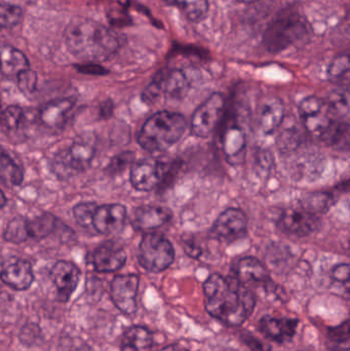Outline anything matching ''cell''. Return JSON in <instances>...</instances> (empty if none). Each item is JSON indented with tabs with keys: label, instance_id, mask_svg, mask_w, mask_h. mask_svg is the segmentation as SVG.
Instances as JSON below:
<instances>
[{
	"label": "cell",
	"instance_id": "1",
	"mask_svg": "<svg viewBox=\"0 0 350 351\" xmlns=\"http://www.w3.org/2000/svg\"><path fill=\"white\" fill-rule=\"evenodd\" d=\"M208 313L228 327H240L252 315L256 296L234 276L211 274L203 282Z\"/></svg>",
	"mask_w": 350,
	"mask_h": 351
},
{
	"label": "cell",
	"instance_id": "2",
	"mask_svg": "<svg viewBox=\"0 0 350 351\" xmlns=\"http://www.w3.org/2000/svg\"><path fill=\"white\" fill-rule=\"evenodd\" d=\"M65 39L74 56L92 63L109 59L121 47V39L114 31L86 18L71 21L66 28Z\"/></svg>",
	"mask_w": 350,
	"mask_h": 351
},
{
	"label": "cell",
	"instance_id": "3",
	"mask_svg": "<svg viewBox=\"0 0 350 351\" xmlns=\"http://www.w3.org/2000/svg\"><path fill=\"white\" fill-rule=\"evenodd\" d=\"M186 129L180 113L160 111L146 121L138 135V142L149 152H164L179 141Z\"/></svg>",
	"mask_w": 350,
	"mask_h": 351
},
{
	"label": "cell",
	"instance_id": "4",
	"mask_svg": "<svg viewBox=\"0 0 350 351\" xmlns=\"http://www.w3.org/2000/svg\"><path fill=\"white\" fill-rule=\"evenodd\" d=\"M310 33V25L296 12L284 14L275 19L264 34L266 49L273 53L284 51L303 39Z\"/></svg>",
	"mask_w": 350,
	"mask_h": 351
},
{
	"label": "cell",
	"instance_id": "5",
	"mask_svg": "<svg viewBox=\"0 0 350 351\" xmlns=\"http://www.w3.org/2000/svg\"><path fill=\"white\" fill-rule=\"evenodd\" d=\"M174 260V247L164 235L153 231L143 235L138 249V261L144 269L158 274L168 269Z\"/></svg>",
	"mask_w": 350,
	"mask_h": 351
},
{
	"label": "cell",
	"instance_id": "6",
	"mask_svg": "<svg viewBox=\"0 0 350 351\" xmlns=\"http://www.w3.org/2000/svg\"><path fill=\"white\" fill-rule=\"evenodd\" d=\"M96 150L92 142L76 141L59 152L51 162V170L60 179H68L90 168Z\"/></svg>",
	"mask_w": 350,
	"mask_h": 351
},
{
	"label": "cell",
	"instance_id": "7",
	"mask_svg": "<svg viewBox=\"0 0 350 351\" xmlns=\"http://www.w3.org/2000/svg\"><path fill=\"white\" fill-rule=\"evenodd\" d=\"M226 107V99L220 93H215L207 99L193 113L191 131L197 137L211 135L219 125Z\"/></svg>",
	"mask_w": 350,
	"mask_h": 351
},
{
	"label": "cell",
	"instance_id": "8",
	"mask_svg": "<svg viewBox=\"0 0 350 351\" xmlns=\"http://www.w3.org/2000/svg\"><path fill=\"white\" fill-rule=\"evenodd\" d=\"M170 175V167L155 158H144L131 169V183L139 191H151Z\"/></svg>",
	"mask_w": 350,
	"mask_h": 351
},
{
	"label": "cell",
	"instance_id": "9",
	"mask_svg": "<svg viewBox=\"0 0 350 351\" xmlns=\"http://www.w3.org/2000/svg\"><path fill=\"white\" fill-rule=\"evenodd\" d=\"M320 219L318 215L312 214L299 208H286L279 215L277 226L279 230L290 237H308L318 229Z\"/></svg>",
	"mask_w": 350,
	"mask_h": 351
},
{
	"label": "cell",
	"instance_id": "10",
	"mask_svg": "<svg viewBox=\"0 0 350 351\" xmlns=\"http://www.w3.org/2000/svg\"><path fill=\"white\" fill-rule=\"evenodd\" d=\"M139 284L140 278L137 274L116 276L111 282V300L123 315H132L137 311Z\"/></svg>",
	"mask_w": 350,
	"mask_h": 351
},
{
	"label": "cell",
	"instance_id": "11",
	"mask_svg": "<svg viewBox=\"0 0 350 351\" xmlns=\"http://www.w3.org/2000/svg\"><path fill=\"white\" fill-rule=\"evenodd\" d=\"M248 220L240 208H230L224 210L214 224L211 233L222 241L230 243L242 239L247 232Z\"/></svg>",
	"mask_w": 350,
	"mask_h": 351
},
{
	"label": "cell",
	"instance_id": "12",
	"mask_svg": "<svg viewBox=\"0 0 350 351\" xmlns=\"http://www.w3.org/2000/svg\"><path fill=\"white\" fill-rule=\"evenodd\" d=\"M0 280L14 290H28L34 282L32 265L22 258H8L0 264Z\"/></svg>",
	"mask_w": 350,
	"mask_h": 351
},
{
	"label": "cell",
	"instance_id": "13",
	"mask_svg": "<svg viewBox=\"0 0 350 351\" xmlns=\"http://www.w3.org/2000/svg\"><path fill=\"white\" fill-rule=\"evenodd\" d=\"M234 278L249 289L255 287L268 290L273 285L268 270L256 258L245 257L238 260L234 264Z\"/></svg>",
	"mask_w": 350,
	"mask_h": 351
},
{
	"label": "cell",
	"instance_id": "14",
	"mask_svg": "<svg viewBox=\"0 0 350 351\" xmlns=\"http://www.w3.org/2000/svg\"><path fill=\"white\" fill-rule=\"evenodd\" d=\"M80 270L70 261H59L51 270V278L57 290L58 300L66 303L71 299L80 280Z\"/></svg>",
	"mask_w": 350,
	"mask_h": 351
},
{
	"label": "cell",
	"instance_id": "15",
	"mask_svg": "<svg viewBox=\"0 0 350 351\" xmlns=\"http://www.w3.org/2000/svg\"><path fill=\"white\" fill-rule=\"evenodd\" d=\"M90 264L97 272L110 274L121 269L127 262L125 249L115 241H106L90 254Z\"/></svg>",
	"mask_w": 350,
	"mask_h": 351
},
{
	"label": "cell",
	"instance_id": "16",
	"mask_svg": "<svg viewBox=\"0 0 350 351\" xmlns=\"http://www.w3.org/2000/svg\"><path fill=\"white\" fill-rule=\"evenodd\" d=\"M127 208L123 204H104L98 206L92 218V230L100 234H113L125 227Z\"/></svg>",
	"mask_w": 350,
	"mask_h": 351
},
{
	"label": "cell",
	"instance_id": "17",
	"mask_svg": "<svg viewBox=\"0 0 350 351\" xmlns=\"http://www.w3.org/2000/svg\"><path fill=\"white\" fill-rule=\"evenodd\" d=\"M299 319L265 315L258 324V329L265 337L279 344L291 341L297 331Z\"/></svg>",
	"mask_w": 350,
	"mask_h": 351
},
{
	"label": "cell",
	"instance_id": "18",
	"mask_svg": "<svg viewBox=\"0 0 350 351\" xmlns=\"http://www.w3.org/2000/svg\"><path fill=\"white\" fill-rule=\"evenodd\" d=\"M172 216V210L164 206H143L134 213L133 226L142 232H152L166 224Z\"/></svg>",
	"mask_w": 350,
	"mask_h": 351
},
{
	"label": "cell",
	"instance_id": "19",
	"mask_svg": "<svg viewBox=\"0 0 350 351\" xmlns=\"http://www.w3.org/2000/svg\"><path fill=\"white\" fill-rule=\"evenodd\" d=\"M75 105V99L63 98L51 101L41 107L39 119L51 129H62L67 123L68 115Z\"/></svg>",
	"mask_w": 350,
	"mask_h": 351
},
{
	"label": "cell",
	"instance_id": "20",
	"mask_svg": "<svg viewBox=\"0 0 350 351\" xmlns=\"http://www.w3.org/2000/svg\"><path fill=\"white\" fill-rule=\"evenodd\" d=\"M162 88V96L171 100H182L190 88V82L186 74L179 69L162 72L155 76Z\"/></svg>",
	"mask_w": 350,
	"mask_h": 351
},
{
	"label": "cell",
	"instance_id": "21",
	"mask_svg": "<svg viewBox=\"0 0 350 351\" xmlns=\"http://www.w3.org/2000/svg\"><path fill=\"white\" fill-rule=\"evenodd\" d=\"M29 69L26 56L10 45L0 47V73L5 77H16L21 72Z\"/></svg>",
	"mask_w": 350,
	"mask_h": 351
},
{
	"label": "cell",
	"instance_id": "22",
	"mask_svg": "<svg viewBox=\"0 0 350 351\" xmlns=\"http://www.w3.org/2000/svg\"><path fill=\"white\" fill-rule=\"evenodd\" d=\"M285 119V106L279 99L273 98L264 103L260 111L259 125L265 135H273Z\"/></svg>",
	"mask_w": 350,
	"mask_h": 351
},
{
	"label": "cell",
	"instance_id": "23",
	"mask_svg": "<svg viewBox=\"0 0 350 351\" xmlns=\"http://www.w3.org/2000/svg\"><path fill=\"white\" fill-rule=\"evenodd\" d=\"M153 336L145 327L134 326L129 328L121 339V351H151Z\"/></svg>",
	"mask_w": 350,
	"mask_h": 351
},
{
	"label": "cell",
	"instance_id": "24",
	"mask_svg": "<svg viewBox=\"0 0 350 351\" xmlns=\"http://www.w3.org/2000/svg\"><path fill=\"white\" fill-rule=\"evenodd\" d=\"M59 220L53 215L45 213L35 218L27 219L29 239L40 241L51 235L57 229Z\"/></svg>",
	"mask_w": 350,
	"mask_h": 351
},
{
	"label": "cell",
	"instance_id": "25",
	"mask_svg": "<svg viewBox=\"0 0 350 351\" xmlns=\"http://www.w3.org/2000/svg\"><path fill=\"white\" fill-rule=\"evenodd\" d=\"M24 180V171L18 162L0 148V181L5 185L18 186Z\"/></svg>",
	"mask_w": 350,
	"mask_h": 351
},
{
	"label": "cell",
	"instance_id": "26",
	"mask_svg": "<svg viewBox=\"0 0 350 351\" xmlns=\"http://www.w3.org/2000/svg\"><path fill=\"white\" fill-rule=\"evenodd\" d=\"M349 321L327 329L326 339L328 348L332 351L349 350Z\"/></svg>",
	"mask_w": 350,
	"mask_h": 351
},
{
	"label": "cell",
	"instance_id": "27",
	"mask_svg": "<svg viewBox=\"0 0 350 351\" xmlns=\"http://www.w3.org/2000/svg\"><path fill=\"white\" fill-rule=\"evenodd\" d=\"M27 121L28 115L26 111L18 106L8 107L0 115V123L10 133H18L24 129Z\"/></svg>",
	"mask_w": 350,
	"mask_h": 351
},
{
	"label": "cell",
	"instance_id": "28",
	"mask_svg": "<svg viewBox=\"0 0 350 351\" xmlns=\"http://www.w3.org/2000/svg\"><path fill=\"white\" fill-rule=\"evenodd\" d=\"M332 194L328 192H314L304 196L300 202V206L312 214L318 215L327 212L333 204Z\"/></svg>",
	"mask_w": 350,
	"mask_h": 351
},
{
	"label": "cell",
	"instance_id": "29",
	"mask_svg": "<svg viewBox=\"0 0 350 351\" xmlns=\"http://www.w3.org/2000/svg\"><path fill=\"white\" fill-rule=\"evenodd\" d=\"M175 1L191 22H201L205 20L209 12V0H175Z\"/></svg>",
	"mask_w": 350,
	"mask_h": 351
},
{
	"label": "cell",
	"instance_id": "30",
	"mask_svg": "<svg viewBox=\"0 0 350 351\" xmlns=\"http://www.w3.org/2000/svg\"><path fill=\"white\" fill-rule=\"evenodd\" d=\"M302 143V133L297 125H286L277 138V145L284 152L297 149Z\"/></svg>",
	"mask_w": 350,
	"mask_h": 351
},
{
	"label": "cell",
	"instance_id": "31",
	"mask_svg": "<svg viewBox=\"0 0 350 351\" xmlns=\"http://www.w3.org/2000/svg\"><path fill=\"white\" fill-rule=\"evenodd\" d=\"M326 103L329 110L337 119H343L349 115V90H335L329 96Z\"/></svg>",
	"mask_w": 350,
	"mask_h": 351
},
{
	"label": "cell",
	"instance_id": "32",
	"mask_svg": "<svg viewBox=\"0 0 350 351\" xmlns=\"http://www.w3.org/2000/svg\"><path fill=\"white\" fill-rule=\"evenodd\" d=\"M4 239L8 243H22L29 239L27 229V219L23 217H16L12 219L4 231Z\"/></svg>",
	"mask_w": 350,
	"mask_h": 351
},
{
	"label": "cell",
	"instance_id": "33",
	"mask_svg": "<svg viewBox=\"0 0 350 351\" xmlns=\"http://www.w3.org/2000/svg\"><path fill=\"white\" fill-rule=\"evenodd\" d=\"M245 136L238 128H232L226 132L224 138V150L228 158H236L244 150Z\"/></svg>",
	"mask_w": 350,
	"mask_h": 351
},
{
	"label": "cell",
	"instance_id": "34",
	"mask_svg": "<svg viewBox=\"0 0 350 351\" xmlns=\"http://www.w3.org/2000/svg\"><path fill=\"white\" fill-rule=\"evenodd\" d=\"M24 12L20 6L0 3V27L12 28L22 22Z\"/></svg>",
	"mask_w": 350,
	"mask_h": 351
},
{
	"label": "cell",
	"instance_id": "35",
	"mask_svg": "<svg viewBox=\"0 0 350 351\" xmlns=\"http://www.w3.org/2000/svg\"><path fill=\"white\" fill-rule=\"evenodd\" d=\"M98 206L92 202H80L74 206L73 215L77 224L88 230H92V218Z\"/></svg>",
	"mask_w": 350,
	"mask_h": 351
},
{
	"label": "cell",
	"instance_id": "36",
	"mask_svg": "<svg viewBox=\"0 0 350 351\" xmlns=\"http://www.w3.org/2000/svg\"><path fill=\"white\" fill-rule=\"evenodd\" d=\"M349 58L347 55L339 56L331 63L328 76L333 82H340L349 80Z\"/></svg>",
	"mask_w": 350,
	"mask_h": 351
},
{
	"label": "cell",
	"instance_id": "37",
	"mask_svg": "<svg viewBox=\"0 0 350 351\" xmlns=\"http://www.w3.org/2000/svg\"><path fill=\"white\" fill-rule=\"evenodd\" d=\"M134 160H135L134 152H121L111 160L110 164L107 166L106 172L110 176L121 174L129 165L133 164Z\"/></svg>",
	"mask_w": 350,
	"mask_h": 351
},
{
	"label": "cell",
	"instance_id": "38",
	"mask_svg": "<svg viewBox=\"0 0 350 351\" xmlns=\"http://www.w3.org/2000/svg\"><path fill=\"white\" fill-rule=\"evenodd\" d=\"M42 337V332H41L39 326L36 324H27L21 330L20 334H18V339H20L21 343L23 346H27V348H31V346H35L38 343Z\"/></svg>",
	"mask_w": 350,
	"mask_h": 351
},
{
	"label": "cell",
	"instance_id": "39",
	"mask_svg": "<svg viewBox=\"0 0 350 351\" xmlns=\"http://www.w3.org/2000/svg\"><path fill=\"white\" fill-rule=\"evenodd\" d=\"M18 88L24 95L34 94L37 86V74L29 68L16 76Z\"/></svg>",
	"mask_w": 350,
	"mask_h": 351
},
{
	"label": "cell",
	"instance_id": "40",
	"mask_svg": "<svg viewBox=\"0 0 350 351\" xmlns=\"http://www.w3.org/2000/svg\"><path fill=\"white\" fill-rule=\"evenodd\" d=\"M162 88L158 80L154 78L151 84H148L147 88L144 90L142 94V100L148 105L156 104L162 98Z\"/></svg>",
	"mask_w": 350,
	"mask_h": 351
},
{
	"label": "cell",
	"instance_id": "41",
	"mask_svg": "<svg viewBox=\"0 0 350 351\" xmlns=\"http://www.w3.org/2000/svg\"><path fill=\"white\" fill-rule=\"evenodd\" d=\"M75 67L78 71L84 74H88V75H105V74H108V71L104 67L98 65V64L92 63V62H90L88 64H82V65H77Z\"/></svg>",
	"mask_w": 350,
	"mask_h": 351
},
{
	"label": "cell",
	"instance_id": "42",
	"mask_svg": "<svg viewBox=\"0 0 350 351\" xmlns=\"http://www.w3.org/2000/svg\"><path fill=\"white\" fill-rule=\"evenodd\" d=\"M332 276L336 282L345 284L349 287V264H339L335 266L332 270Z\"/></svg>",
	"mask_w": 350,
	"mask_h": 351
},
{
	"label": "cell",
	"instance_id": "43",
	"mask_svg": "<svg viewBox=\"0 0 350 351\" xmlns=\"http://www.w3.org/2000/svg\"><path fill=\"white\" fill-rule=\"evenodd\" d=\"M250 337H248V340H246L247 346L251 348V350L254 351H271V348L269 346H266V344L262 343V342H259L256 338L253 337V335H249Z\"/></svg>",
	"mask_w": 350,
	"mask_h": 351
},
{
	"label": "cell",
	"instance_id": "44",
	"mask_svg": "<svg viewBox=\"0 0 350 351\" xmlns=\"http://www.w3.org/2000/svg\"><path fill=\"white\" fill-rule=\"evenodd\" d=\"M184 249L187 255L192 258L199 257L201 254V250L197 245H195V243H191L190 241H184Z\"/></svg>",
	"mask_w": 350,
	"mask_h": 351
},
{
	"label": "cell",
	"instance_id": "45",
	"mask_svg": "<svg viewBox=\"0 0 350 351\" xmlns=\"http://www.w3.org/2000/svg\"><path fill=\"white\" fill-rule=\"evenodd\" d=\"M113 106L110 101H106L104 104L101 106V115L102 117H109L112 114Z\"/></svg>",
	"mask_w": 350,
	"mask_h": 351
},
{
	"label": "cell",
	"instance_id": "46",
	"mask_svg": "<svg viewBox=\"0 0 350 351\" xmlns=\"http://www.w3.org/2000/svg\"><path fill=\"white\" fill-rule=\"evenodd\" d=\"M160 351H188L186 348L181 346L180 344H171V346H166Z\"/></svg>",
	"mask_w": 350,
	"mask_h": 351
},
{
	"label": "cell",
	"instance_id": "47",
	"mask_svg": "<svg viewBox=\"0 0 350 351\" xmlns=\"http://www.w3.org/2000/svg\"><path fill=\"white\" fill-rule=\"evenodd\" d=\"M6 202H8V199H6L3 192L0 190V208H4V206H5Z\"/></svg>",
	"mask_w": 350,
	"mask_h": 351
},
{
	"label": "cell",
	"instance_id": "48",
	"mask_svg": "<svg viewBox=\"0 0 350 351\" xmlns=\"http://www.w3.org/2000/svg\"><path fill=\"white\" fill-rule=\"evenodd\" d=\"M238 1L242 2V3L251 4L255 3V2L260 1V0H238Z\"/></svg>",
	"mask_w": 350,
	"mask_h": 351
},
{
	"label": "cell",
	"instance_id": "49",
	"mask_svg": "<svg viewBox=\"0 0 350 351\" xmlns=\"http://www.w3.org/2000/svg\"><path fill=\"white\" fill-rule=\"evenodd\" d=\"M1 112H2V111H1V106H0V115H1Z\"/></svg>",
	"mask_w": 350,
	"mask_h": 351
},
{
	"label": "cell",
	"instance_id": "50",
	"mask_svg": "<svg viewBox=\"0 0 350 351\" xmlns=\"http://www.w3.org/2000/svg\"><path fill=\"white\" fill-rule=\"evenodd\" d=\"M300 351H308V350H300Z\"/></svg>",
	"mask_w": 350,
	"mask_h": 351
}]
</instances>
